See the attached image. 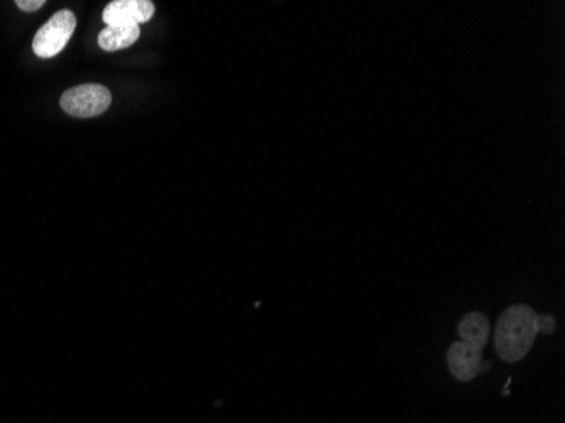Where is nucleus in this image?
<instances>
[{"label": "nucleus", "instance_id": "obj_1", "mask_svg": "<svg viewBox=\"0 0 565 423\" xmlns=\"http://www.w3.org/2000/svg\"><path fill=\"white\" fill-rule=\"evenodd\" d=\"M537 312L528 305H513L501 314L494 346L506 363H516L525 358L538 336Z\"/></svg>", "mask_w": 565, "mask_h": 423}, {"label": "nucleus", "instance_id": "obj_2", "mask_svg": "<svg viewBox=\"0 0 565 423\" xmlns=\"http://www.w3.org/2000/svg\"><path fill=\"white\" fill-rule=\"evenodd\" d=\"M61 109L65 110L68 116L88 119L104 114L112 104V94L110 90L99 83H87L78 87L66 90L61 95Z\"/></svg>", "mask_w": 565, "mask_h": 423}, {"label": "nucleus", "instance_id": "obj_3", "mask_svg": "<svg viewBox=\"0 0 565 423\" xmlns=\"http://www.w3.org/2000/svg\"><path fill=\"white\" fill-rule=\"evenodd\" d=\"M77 29V17L72 11L56 12L50 21L39 29L33 41V51L36 56L48 60L63 51L68 41L72 39Z\"/></svg>", "mask_w": 565, "mask_h": 423}, {"label": "nucleus", "instance_id": "obj_4", "mask_svg": "<svg viewBox=\"0 0 565 423\" xmlns=\"http://www.w3.org/2000/svg\"><path fill=\"white\" fill-rule=\"evenodd\" d=\"M151 0H114L104 9L107 26H139L154 16Z\"/></svg>", "mask_w": 565, "mask_h": 423}, {"label": "nucleus", "instance_id": "obj_5", "mask_svg": "<svg viewBox=\"0 0 565 423\" xmlns=\"http://www.w3.org/2000/svg\"><path fill=\"white\" fill-rule=\"evenodd\" d=\"M447 363L452 376L462 383H467L481 373L483 349L464 341L454 342L447 352Z\"/></svg>", "mask_w": 565, "mask_h": 423}, {"label": "nucleus", "instance_id": "obj_6", "mask_svg": "<svg viewBox=\"0 0 565 423\" xmlns=\"http://www.w3.org/2000/svg\"><path fill=\"white\" fill-rule=\"evenodd\" d=\"M489 320L481 312H471L467 314L459 324V336L461 341L472 344V346L484 349L489 339Z\"/></svg>", "mask_w": 565, "mask_h": 423}, {"label": "nucleus", "instance_id": "obj_7", "mask_svg": "<svg viewBox=\"0 0 565 423\" xmlns=\"http://www.w3.org/2000/svg\"><path fill=\"white\" fill-rule=\"evenodd\" d=\"M139 34V26H107L99 34V46L104 51L126 50L138 41Z\"/></svg>", "mask_w": 565, "mask_h": 423}, {"label": "nucleus", "instance_id": "obj_8", "mask_svg": "<svg viewBox=\"0 0 565 423\" xmlns=\"http://www.w3.org/2000/svg\"><path fill=\"white\" fill-rule=\"evenodd\" d=\"M538 334H552L555 330V319L552 315H537Z\"/></svg>", "mask_w": 565, "mask_h": 423}, {"label": "nucleus", "instance_id": "obj_9", "mask_svg": "<svg viewBox=\"0 0 565 423\" xmlns=\"http://www.w3.org/2000/svg\"><path fill=\"white\" fill-rule=\"evenodd\" d=\"M16 6L24 12L39 11L44 6V0H17Z\"/></svg>", "mask_w": 565, "mask_h": 423}]
</instances>
